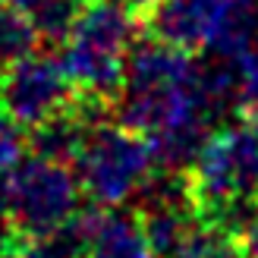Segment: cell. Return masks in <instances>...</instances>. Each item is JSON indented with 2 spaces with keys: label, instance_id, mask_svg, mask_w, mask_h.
<instances>
[{
  "label": "cell",
  "instance_id": "cell-1",
  "mask_svg": "<svg viewBox=\"0 0 258 258\" xmlns=\"http://www.w3.org/2000/svg\"><path fill=\"white\" fill-rule=\"evenodd\" d=\"M76 179L82 196L101 208H120L145 186L154 173L151 142L126 129L123 123H98L88 129L79 154H76Z\"/></svg>",
  "mask_w": 258,
  "mask_h": 258
},
{
  "label": "cell",
  "instance_id": "cell-2",
  "mask_svg": "<svg viewBox=\"0 0 258 258\" xmlns=\"http://www.w3.org/2000/svg\"><path fill=\"white\" fill-rule=\"evenodd\" d=\"M7 179L10 217L7 224L16 236H44L82 208L79 179L67 164H54L44 158H22Z\"/></svg>",
  "mask_w": 258,
  "mask_h": 258
},
{
  "label": "cell",
  "instance_id": "cell-3",
  "mask_svg": "<svg viewBox=\"0 0 258 258\" xmlns=\"http://www.w3.org/2000/svg\"><path fill=\"white\" fill-rule=\"evenodd\" d=\"M76 85L57 57L29 54L0 70V107L22 129H32L54 113L70 110Z\"/></svg>",
  "mask_w": 258,
  "mask_h": 258
},
{
  "label": "cell",
  "instance_id": "cell-4",
  "mask_svg": "<svg viewBox=\"0 0 258 258\" xmlns=\"http://www.w3.org/2000/svg\"><path fill=\"white\" fill-rule=\"evenodd\" d=\"M227 0H161L142 22L151 38L186 54H205L221 29Z\"/></svg>",
  "mask_w": 258,
  "mask_h": 258
},
{
  "label": "cell",
  "instance_id": "cell-5",
  "mask_svg": "<svg viewBox=\"0 0 258 258\" xmlns=\"http://www.w3.org/2000/svg\"><path fill=\"white\" fill-rule=\"evenodd\" d=\"M196 54L170 47L158 38H133L126 50V79L123 88H164V85H186L196 76Z\"/></svg>",
  "mask_w": 258,
  "mask_h": 258
},
{
  "label": "cell",
  "instance_id": "cell-6",
  "mask_svg": "<svg viewBox=\"0 0 258 258\" xmlns=\"http://www.w3.org/2000/svg\"><path fill=\"white\" fill-rule=\"evenodd\" d=\"M139 16H133L126 7H120L117 0H88L79 22L70 38L92 47H104V50H120L126 54L133 38L139 35Z\"/></svg>",
  "mask_w": 258,
  "mask_h": 258
},
{
  "label": "cell",
  "instance_id": "cell-7",
  "mask_svg": "<svg viewBox=\"0 0 258 258\" xmlns=\"http://www.w3.org/2000/svg\"><path fill=\"white\" fill-rule=\"evenodd\" d=\"M85 258H158L148 246L136 211L101 208L98 227L88 239Z\"/></svg>",
  "mask_w": 258,
  "mask_h": 258
},
{
  "label": "cell",
  "instance_id": "cell-8",
  "mask_svg": "<svg viewBox=\"0 0 258 258\" xmlns=\"http://www.w3.org/2000/svg\"><path fill=\"white\" fill-rule=\"evenodd\" d=\"M136 217L158 258H176L202 224L196 208H186V205H139Z\"/></svg>",
  "mask_w": 258,
  "mask_h": 258
},
{
  "label": "cell",
  "instance_id": "cell-9",
  "mask_svg": "<svg viewBox=\"0 0 258 258\" xmlns=\"http://www.w3.org/2000/svg\"><path fill=\"white\" fill-rule=\"evenodd\" d=\"M88 129L92 126L76 113V107H70L63 113H54V117L41 120L32 129H25V142H29V151L35 158L70 167L76 161V154H79V148H82Z\"/></svg>",
  "mask_w": 258,
  "mask_h": 258
},
{
  "label": "cell",
  "instance_id": "cell-10",
  "mask_svg": "<svg viewBox=\"0 0 258 258\" xmlns=\"http://www.w3.org/2000/svg\"><path fill=\"white\" fill-rule=\"evenodd\" d=\"M38 29L29 16V10L13 4H0V70L29 57L38 50Z\"/></svg>",
  "mask_w": 258,
  "mask_h": 258
},
{
  "label": "cell",
  "instance_id": "cell-11",
  "mask_svg": "<svg viewBox=\"0 0 258 258\" xmlns=\"http://www.w3.org/2000/svg\"><path fill=\"white\" fill-rule=\"evenodd\" d=\"M85 4L88 0H35L29 7V16L38 29V38L50 44H63L73 35Z\"/></svg>",
  "mask_w": 258,
  "mask_h": 258
},
{
  "label": "cell",
  "instance_id": "cell-12",
  "mask_svg": "<svg viewBox=\"0 0 258 258\" xmlns=\"http://www.w3.org/2000/svg\"><path fill=\"white\" fill-rule=\"evenodd\" d=\"M236 117L258 123V41L236 60Z\"/></svg>",
  "mask_w": 258,
  "mask_h": 258
},
{
  "label": "cell",
  "instance_id": "cell-13",
  "mask_svg": "<svg viewBox=\"0 0 258 258\" xmlns=\"http://www.w3.org/2000/svg\"><path fill=\"white\" fill-rule=\"evenodd\" d=\"M29 151V142H25V129L10 117V113L0 107V173L13 170Z\"/></svg>",
  "mask_w": 258,
  "mask_h": 258
},
{
  "label": "cell",
  "instance_id": "cell-14",
  "mask_svg": "<svg viewBox=\"0 0 258 258\" xmlns=\"http://www.w3.org/2000/svg\"><path fill=\"white\" fill-rule=\"evenodd\" d=\"M236 249H239V255L242 258H258V202L252 205V211H249V217L242 221V227H239V233H236Z\"/></svg>",
  "mask_w": 258,
  "mask_h": 258
},
{
  "label": "cell",
  "instance_id": "cell-15",
  "mask_svg": "<svg viewBox=\"0 0 258 258\" xmlns=\"http://www.w3.org/2000/svg\"><path fill=\"white\" fill-rule=\"evenodd\" d=\"M117 4H120V7H126L129 13H133V16H139V19H145L148 13H151L154 7L161 4V0H117Z\"/></svg>",
  "mask_w": 258,
  "mask_h": 258
},
{
  "label": "cell",
  "instance_id": "cell-16",
  "mask_svg": "<svg viewBox=\"0 0 258 258\" xmlns=\"http://www.w3.org/2000/svg\"><path fill=\"white\" fill-rule=\"evenodd\" d=\"M4 4H13V7H19V10H29L35 0H4Z\"/></svg>",
  "mask_w": 258,
  "mask_h": 258
},
{
  "label": "cell",
  "instance_id": "cell-17",
  "mask_svg": "<svg viewBox=\"0 0 258 258\" xmlns=\"http://www.w3.org/2000/svg\"><path fill=\"white\" fill-rule=\"evenodd\" d=\"M0 258H13V255H0Z\"/></svg>",
  "mask_w": 258,
  "mask_h": 258
},
{
  "label": "cell",
  "instance_id": "cell-18",
  "mask_svg": "<svg viewBox=\"0 0 258 258\" xmlns=\"http://www.w3.org/2000/svg\"><path fill=\"white\" fill-rule=\"evenodd\" d=\"M4 230H7V227H4ZM4 230H0V233H4Z\"/></svg>",
  "mask_w": 258,
  "mask_h": 258
}]
</instances>
